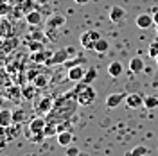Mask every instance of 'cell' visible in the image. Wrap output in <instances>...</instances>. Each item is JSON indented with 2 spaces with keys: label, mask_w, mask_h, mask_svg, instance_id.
Returning a JSON list of instances; mask_svg holds the SVG:
<instances>
[{
  "label": "cell",
  "mask_w": 158,
  "mask_h": 156,
  "mask_svg": "<svg viewBox=\"0 0 158 156\" xmlns=\"http://www.w3.org/2000/svg\"><path fill=\"white\" fill-rule=\"evenodd\" d=\"M79 102H77V95H76V90H70L65 92L63 97H59L54 102V108L50 109V113L47 115V122H59V120H69L76 109H77Z\"/></svg>",
  "instance_id": "6da1fadb"
},
{
  "label": "cell",
  "mask_w": 158,
  "mask_h": 156,
  "mask_svg": "<svg viewBox=\"0 0 158 156\" xmlns=\"http://www.w3.org/2000/svg\"><path fill=\"white\" fill-rule=\"evenodd\" d=\"M76 90V95H77V102L79 106H85L88 108L95 102L97 99V92L94 90L92 84H83V83H77V86L74 88Z\"/></svg>",
  "instance_id": "7a4b0ae2"
},
{
  "label": "cell",
  "mask_w": 158,
  "mask_h": 156,
  "mask_svg": "<svg viewBox=\"0 0 158 156\" xmlns=\"http://www.w3.org/2000/svg\"><path fill=\"white\" fill-rule=\"evenodd\" d=\"M20 133H22V124H11L7 127H0V137H4V140L0 142V146H6L7 142L18 138Z\"/></svg>",
  "instance_id": "3957f363"
},
{
  "label": "cell",
  "mask_w": 158,
  "mask_h": 156,
  "mask_svg": "<svg viewBox=\"0 0 158 156\" xmlns=\"http://www.w3.org/2000/svg\"><path fill=\"white\" fill-rule=\"evenodd\" d=\"M70 50H69V47L67 49H58V50H54V54L50 56V59L45 63L47 67H56V65H65L67 61L70 59Z\"/></svg>",
  "instance_id": "277c9868"
},
{
  "label": "cell",
  "mask_w": 158,
  "mask_h": 156,
  "mask_svg": "<svg viewBox=\"0 0 158 156\" xmlns=\"http://www.w3.org/2000/svg\"><path fill=\"white\" fill-rule=\"evenodd\" d=\"M101 38L102 36H101V32H97V31H86V32L81 34V47L85 50H94L95 41Z\"/></svg>",
  "instance_id": "5b68a950"
},
{
  "label": "cell",
  "mask_w": 158,
  "mask_h": 156,
  "mask_svg": "<svg viewBox=\"0 0 158 156\" xmlns=\"http://www.w3.org/2000/svg\"><path fill=\"white\" fill-rule=\"evenodd\" d=\"M54 99L50 97V95H45V97H41V99H38V102H36V113L38 115H43V117H47L50 113V109L54 108Z\"/></svg>",
  "instance_id": "8992f818"
},
{
  "label": "cell",
  "mask_w": 158,
  "mask_h": 156,
  "mask_svg": "<svg viewBox=\"0 0 158 156\" xmlns=\"http://www.w3.org/2000/svg\"><path fill=\"white\" fill-rule=\"evenodd\" d=\"M126 97H128V93H126V92L110 93L108 97H106V108H110V109H115V108H118L122 102H126Z\"/></svg>",
  "instance_id": "52a82bcc"
},
{
  "label": "cell",
  "mask_w": 158,
  "mask_h": 156,
  "mask_svg": "<svg viewBox=\"0 0 158 156\" xmlns=\"http://www.w3.org/2000/svg\"><path fill=\"white\" fill-rule=\"evenodd\" d=\"M86 70L83 65H77V67H72V68H69V76H67V79H69L70 83H81L83 81V77H85V74H86Z\"/></svg>",
  "instance_id": "ba28073f"
},
{
  "label": "cell",
  "mask_w": 158,
  "mask_h": 156,
  "mask_svg": "<svg viewBox=\"0 0 158 156\" xmlns=\"http://www.w3.org/2000/svg\"><path fill=\"white\" fill-rule=\"evenodd\" d=\"M144 99L146 97H142V93H138V92L128 93V97H126V106H128L129 109H138V108L144 106Z\"/></svg>",
  "instance_id": "9c48e42d"
},
{
  "label": "cell",
  "mask_w": 158,
  "mask_h": 156,
  "mask_svg": "<svg viewBox=\"0 0 158 156\" xmlns=\"http://www.w3.org/2000/svg\"><path fill=\"white\" fill-rule=\"evenodd\" d=\"M135 23H137L138 29H149V27H153L155 18H153L151 14H148V13H142V14H138V16H137Z\"/></svg>",
  "instance_id": "30bf717a"
},
{
  "label": "cell",
  "mask_w": 158,
  "mask_h": 156,
  "mask_svg": "<svg viewBox=\"0 0 158 156\" xmlns=\"http://www.w3.org/2000/svg\"><path fill=\"white\" fill-rule=\"evenodd\" d=\"M54 54V50H38V52H32V56H31V59L34 61V63H38V65H41V63H47L50 59V56Z\"/></svg>",
  "instance_id": "8fae6325"
},
{
  "label": "cell",
  "mask_w": 158,
  "mask_h": 156,
  "mask_svg": "<svg viewBox=\"0 0 158 156\" xmlns=\"http://www.w3.org/2000/svg\"><path fill=\"white\" fill-rule=\"evenodd\" d=\"M124 18H126V9L122 6H113L110 9V20L113 23H118V22H122Z\"/></svg>",
  "instance_id": "7c38bea8"
},
{
  "label": "cell",
  "mask_w": 158,
  "mask_h": 156,
  "mask_svg": "<svg viewBox=\"0 0 158 156\" xmlns=\"http://www.w3.org/2000/svg\"><path fill=\"white\" fill-rule=\"evenodd\" d=\"M45 126H47V117L38 115L29 122V131H45Z\"/></svg>",
  "instance_id": "4fadbf2b"
},
{
  "label": "cell",
  "mask_w": 158,
  "mask_h": 156,
  "mask_svg": "<svg viewBox=\"0 0 158 156\" xmlns=\"http://www.w3.org/2000/svg\"><path fill=\"white\" fill-rule=\"evenodd\" d=\"M16 45H18V39L15 38V36H7V38H4L0 41V50L6 52V54H9L11 50L16 49Z\"/></svg>",
  "instance_id": "5bb4252c"
},
{
  "label": "cell",
  "mask_w": 158,
  "mask_h": 156,
  "mask_svg": "<svg viewBox=\"0 0 158 156\" xmlns=\"http://www.w3.org/2000/svg\"><path fill=\"white\" fill-rule=\"evenodd\" d=\"M4 97L9 99V101H18L22 97V88L15 86V84H9L7 88H4Z\"/></svg>",
  "instance_id": "9a60e30c"
},
{
  "label": "cell",
  "mask_w": 158,
  "mask_h": 156,
  "mask_svg": "<svg viewBox=\"0 0 158 156\" xmlns=\"http://www.w3.org/2000/svg\"><path fill=\"white\" fill-rule=\"evenodd\" d=\"M65 16L63 14H52L49 20H47V23H45V27H50V29H59V27H63L65 25Z\"/></svg>",
  "instance_id": "2e32d148"
},
{
  "label": "cell",
  "mask_w": 158,
  "mask_h": 156,
  "mask_svg": "<svg viewBox=\"0 0 158 156\" xmlns=\"http://www.w3.org/2000/svg\"><path fill=\"white\" fill-rule=\"evenodd\" d=\"M129 70L133 72V74H140V72H144L146 70V65H144V59L135 56V58L129 59Z\"/></svg>",
  "instance_id": "e0dca14e"
},
{
  "label": "cell",
  "mask_w": 158,
  "mask_h": 156,
  "mask_svg": "<svg viewBox=\"0 0 158 156\" xmlns=\"http://www.w3.org/2000/svg\"><path fill=\"white\" fill-rule=\"evenodd\" d=\"M25 22H27V25H40L41 22H43V16H41V13L40 11H29L27 14H25Z\"/></svg>",
  "instance_id": "ac0fdd59"
},
{
  "label": "cell",
  "mask_w": 158,
  "mask_h": 156,
  "mask_svg": "<svg viewBox=\"0 0 158 156\" xmlns=\"http://www.w3.org/2000/svg\"><path fill=\"white\" fill-rule=\"evenodd\" d=\"M25 138L29 140V142H32V144H41L43 142V138L45 137V131H25Z\"/></svg>",
  "instance_id": "d6986e66"
},
{
  "label": "cell",
  "mask_w": 158,
  "mask_h": 156,
  "mask_svg": "<svg viewBox=\"0 0 158 156\" xmlns=\"http://www.w3.org/2000/svg\"><path fill=\"white\" fill-rule=\"evenodd\" d=\"M49 79H50L49 74H38L36 77L32 79V84H34V86L38 88V90H43V88H47V86H49V83H50Z\"/></svg>",
  "instance_id": "ffe728a7"
},
{
  "label": "cell",
  "mask_w": 158,
  "mask_h": 156,
  "mask_svg": "<svg viewBox=\"0 0 158 156\" xmlns=\"http://www.w3.org/2000/svg\"><path fill=\"white\" fill-rule=\"evenodd\" d=\"M58 144L63 147H69L72 146V138H74V133L72 131H61V133H58Z\"/></svg>",
  "instance_id": "44dd1931"
},
{
  "label": "cell",
  "mask_w": 158,
  "mask_h": 156,
  "mask_svg": "<svg viewBox=\"0 0 158 156\" xmlns=\"http://www.w3.org/2000/svg\"><path fill=\"white\" fill-rule=\"evenodd\" d=\"M13 122V111L11 109H0V127H7Z\"/></svg>",
  "instance_id": "7402d4cb"
},
{
  "label": "cell",
  "mask_w": 158,
  "mask_h": 156,
  "mask_svg": "<svg viewBox=\"0 0 158 156\" xmlns=\"http://www.w3.org/2000/svg\"><path fill=\"white\" fill-rule=\"evenodd\" d=\"M108 74L110 77H118V76H122V63H118V61H111L108 65Z\"/></svg>",
  "instance_id": "603a6c76"
},
{
  "label": "cell",
  "mask_w": 158,
  "mask_h": 156,
  "mask_svg": "<svg viewBox=\"0 0 158 156\" xmlns=\"http://www.w3.org/2000/svg\"><path fill=\"white\" fill-rule=\"evenodd\" d=\"M13 122H15V124H23V122H27V113H25V109L15 108V109H13Z\"/></svg>",
  "instance_id": "cb8c5ba5"
},
{
  "label": "cell",
  "mask_w": 158,
  "mask_h": 156,
  "mask_svg": "<svg viewBox=\"0 0 158 156\" xmlns=\"http://www.w3.org/2000/svg\"><path fill=\"white\" fill-rule=\"evenodd\" d=\"M36 90H38V88L31 83V84H27V86L22 88V97L25 99V101H32V99L36 97Z\"/></svg>",
  "instance_id": "d4e9b609"
},
{
  "label": "cell",
  "mask_w": 158,
  "mask_h": 156,
  "mask_svg": "<svg viewBox=\"0 0 158 156\" xmlns=\"http://www.w3.org/2000/svg\"><path fill=\"white\" fill-rule=\"evenodd\" d=\"M94 50L97 52V54H106L110 50V41L106 38H101L95 41V47H94Z\"/></svg>",
  "instance_id": "484cf974"
},
{
  "label": "cell",
  "mask_w": 158,
  "mask_h": 156,
  "mask_svg": "<svg viewBox=\"0 0 158 156\" xmlns=\"http://www.w3.org/2000/svg\"><path fill=\"white\" fill-rule=\"evenodd\" d=\"M7 36H11V23L2 16L0 18V38H7Z\"/></svg>",
  "instance_id": "4316f807"
},
{
  "label": "cell",
  "mask_w": 158,
  "mask_h": 156,
  "mask_svg": "<svg viewBox=\"0 0 158 156\" xmlns=\"http://www.w3.org/2000/svg\"><path fill=\"white\" fill-rule=\"evenodd\" d=\"M95 79H97V70L90 67V68L86 70V74H85V77H83V81H81V83H83V84H92Z\"/></svg>",
  "instance_id": "83f0119b"
},
{
  "label": "cell",
  "mask_w": 158,
  "mask_h": 156,
  "mask_svg": "<svg viewBox=\"0 0 158 156\" xmlns=\"http://www.w3.org/2000/svg\"><path fill=\"white\" fill-rule=\"evenodd\" d=\"M58 122H47L45 126V137L50 138V137H58Z\"/></svg>",
  "instance_id": "f1b7e54d"
},
{
  "label": "cell",
  "mask_w": 158,
  "mask_h": 156,
  "mask_svg": "<svg viewBox=\"0 0 158 156\" xmlns=\"http://www.w3.org/2000/svg\"><path fill=\"white\" fill-rule=\"evenodd\" d=\"M148 153H149V149L146 146H137V147H133L131 151H128L126 156H146Z\"/></svg>",
  "instance_id": "f546056e"
},
{
  "label": "cell",
  "mask_w": 158,
  "mask_h": 156,
  "mask_svg": "<svg viewBox=\"0 0 158 156\" xmlns=\"http://www.w3.org/2000/svg\"><path fill=\"white\" fill-rule=\"evenodd\" d=\"M144 106L148 108V109H156L158 108V97L156 95H148V97L144 99Z\"/></svg>",
  "instance_id": "4dcf8cb0"
},
{
  "label": "cell",
  "mask_w": 158,
  "mask_h": 156,
  "mask_svg": "<svg viewBox=\"0 0 158 156\" xmlns=\"http://www.w3.org/2000/svg\"><path fill=\"white\" fill-rule=\"evenodd\" d=\"M85 63H86V59L79 56V58H76V59H69V61L65 63V67H67V68H72V67H77V65H85Z\"/></svg>",
  "instance_id": "1f68e13d"
},
{
  "label": "cell",
  "mask_w": 158,
  "mask_h": 156,
  "mask_svg": "<svg viewBox=\"0 0 158 156\" xmlns=\"http://www.w3.org/2000/svg\"><path fill=\"white\" fill-rule=\"evenodd\" d=\"M148 54H149V58H153V59H156L158 56V38L149 45V50H148Z\"/></svg>",
  "instance_id": "d6a6232c"
},
{
  "label": "cell",
  "mask_w": 158,
  "mask_h": 156,
  "mask_svg": "<svg viewBox=\"0 0 158 156\" xmlns=\"http://www.w3.org/2000/svg\"><path fill=\"white\" fill-rule=\"evenodd\" d=\"M45 47H43V41H40V39H36V41H29V50L31 52H38V50H43Z\"/></svg>",
  "instance_id": "836d02e7"
},
{
  "label": "cell",
  "mask_w": 158,
  "mask_h": 156,
  "mask_svg": "<svg viewBox=\"0 0 158 156\" xmlns=\"http://www.w3.org/2000/svg\"><path fill=\"white\" fill-rule=\"evenodd\" d=\"M58 131L61 133V131H72V126H70L69 120H59L58 122Z\"/></svg>",
  "instance_id": "e575fe53"
},
{
  "label": "cell",
  "mask_w": 158,
  "mask_h": 156,
  "mask_svg": "<svg viewBox=\"0 0 158 156\" xmlns=\"http://www.w3.org/2000/svg\"><path fill=\"white\" fill-rule=\"evenodd\" d=\"M67 156H79V149L76 146H69L67 147Z\"/></svg>",
  "instance_id": "d590c367"
},
{
  "label": "cell",
  "mask_w": 158,
  "mask_h": 156,
  "mask_svg": "<svg viewBox=\"0 0 158 156\" xmlns=\"http://www.w3.org/2000/svg\"><path fill=\"white\" fill-rule=\"evenodd\" d=\"M9 4H4V0H0V14H2V16H4V14H6V13H9Z\"/></svg>",
  "instance_id": "8d00e7d4"
},
{
  "label": "cell",
  "mask_w": 158,
  "mask_h": 156,
  "mask_svg": "<svg viewBox=\"0 0 158 156\" xmlns=\"http://www.w3.org/2000/svg\"><path fill=\"white\" fill-rule=\"evenodd\" d=\"M76 4H79V6H85V4H88V2H92V0H74Z\"/></svg>",
  "instance_id": "74e56055"
},
{
  "label": "cell",
  "mask_w": 158,
  "mask_h": 156,
  "mask_svg": "<svg viewBox=\"0 0 158 156\" xmlns=\"http://www.w3.org/2000/svg\"><path fill=\"white\" fill-rule=\"evenodd\" d=\"M156 63H158V56H156Z\"/></svg>",
  "instance_id": "f35d334b"
}]
</instances>
